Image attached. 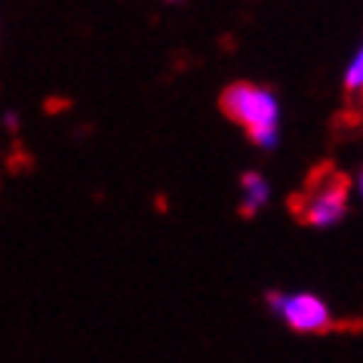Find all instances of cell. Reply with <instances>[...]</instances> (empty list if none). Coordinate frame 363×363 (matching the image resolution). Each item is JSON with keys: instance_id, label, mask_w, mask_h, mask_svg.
<instances>
[{"instance_id": "obj_7", "label": "cell", "mask_w": 363, "mask_h": 363, "mask_svg": "<svg viewBox=\"0 0 363 363\" xmlns=\"http://www.w3.org/2000/svg\"><path fill=\"white\" fill-rule=\"evenodd\" d=\"M4 121H6V126H10V130H16V126H19V114H16V111H6Z\"/></svg>"}, {"instance_id": "obj_6", "label": "cell", "mask_w": 363, "mask_h": 363, "mask_svg": "<svg viewBox=\"0 0 363 363\" xmlns=\"http://www.w3.org/2000/svg\"><path fill=\"white\" fill-rule=\"evenodd\" d=\"M250 139L259 145V148H274L277 139H280V126L274 130H259V133H250Z\"/></svg>"}, {"instance_id": "obj_4", "label": "cell", "mask_w": 363, "mask_h": 363, "mask_svg": "<svg viewBox=\"0 0 363 363\" xmlns=\"http://www.w3.org/2000/svg\"><path fill=\"white\" fill-rule=\"evenodd\" d=\"M240 188H243V201H240V213L243 216H256L262 206H268L271 185H268L265 176H259V172H247V176L240 179Z\"/></svg>"}, {"instance_id": "obj_1", "label": "cell", "mask_w": 363, "mask_h": 363, "mask_svg": "<svg viewBox=\"0 0 363 363\" xmlns=\"http://www.w3.org/2000/svg\"><path fill=\"white\" fill-rule=\"evenodd\" d=\"M222 111L238 121L247 133L274 130L280 123V102L271 89L259 84H231L222 93Z\"/></svg>"}, {"instance_id": "obj_3", "label": "cell", "mask_w": 363, "mask_h": 363, "mask_svg": "<svg viewBox=\"0 0 363 363\" xmlns=\"http://www.w3.org/2000/svg\"><path fill=\"white\" fill-rule=\"evenodd\" d=\"M348 210V182L342 176H326L320 179L302 201V222L314 228H333L345 219Z\"/></svg>"}, {"instance_id": "obj_5", "label": "cell", "mask_w": 363, "mask_h": 363, "mask_svg": "<svg viewBox=\"0 0 363 363\" xmlns=\"http://www.w3.org/2000/svg\"><path fill=\"white\" fill-rule=\"evenodd\" d=\"M345 89L348 93H363V43L348 62V68H345Z\"/></svg>"}, {"instance_id": "obj_2", "label": "cell", "mask_w": 363, "mask_h": 363, "mask_svg": "<svg viewBox=\"0 0 363 363\" xmlns=\"http://www.w3.org/2000/svg\"><path fill=\"white\" fill-rule=\"evenodd\" d=\"M265 302L293 333L314 335V333H326L333 326L330 305L314 293H268Z\"/></svg>"}, {"instance_id": "obj_8", "label": "cell", "mask_w": 363, "mask_h": 363, "mask_svg": "<svg viewBox=\"0 0 363 363\" xmlns=\"http://www.w3.org/2000/svg\"><path fill=\"white\" fill-rule=\"evenodd\" d=\"M357 191H360V201H363V172H360V179H357Z\"/></svg>"}]
</instances>
